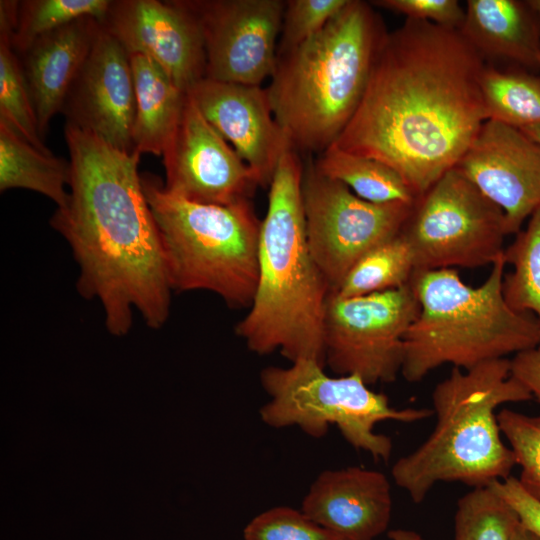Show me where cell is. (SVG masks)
<instances>
[{
    "mask_svg": "<svg viewBox=\"0 0 540 540\" xmlns=\"http://www.w3.org/2000/svg\"><path fill=\"white\" fill-rule=\"evenodd\" d=\"M486 63L457 29L406 19L387 33L365 93L332 144L394 169L418 198L487 121Z\"/></svg>",
    "mask_w": 540,
    "mask_h": 540,
    "instance_id": "1",
    "label": "cell"
},
{
    "mask_svg": "<svg viewBox=\"0 0 540 540\" xmlns=\"http://www.w3.org/2000/svg\"><path fill=\"white\" fill-rule=\"evenodd\" d=\"M65 138L70 192L50 224L79 266L78 292L100 301L105 326L115 336L129 332L133 309L158 329L169 317L173 290L138 171L141 154L67 123Z\"/></svg>",
    "mask_w": 540,
    "mask_h": 540,
    "instance_id": "2",
    "label": "cell"
},
{
    "mask_svg": "<svg viewBox=\"0 0 540 540\" xmlns=\"http://www.w3.org/2000/svg\"><path fill=\"white\" fill-rule=\"evenodd\" d=\"M304 168L301 154L291 148L268 186L257 287L235 332L259 355L279 351L291 363L308 359L325 367L324 316L331 291L307 242Z\"/></svg>",
    "mask_w": 540,
    "mask_h": 540,
    "instance_id": "3",
    "label": "cell"
},
{
    "mask_svg": "<svg viewBox=\"0 0 540 540\" xmlns=\"http://www.w3.org/2000/svg\"><path fill=\"white\" fill-rule=\"evenodd\" d=\"M370 2L349 0L323 30L277 56L266 87L291 147L320 154L356 112L387 35Z\"/></svg>",
    "mask_w": 540,
    "mask_h": 540,
    "instance_id": "4",
    "label": "cell"
},
{
    "mask_svg": "<svg viewBox=\"0 0 540 540\" xmlns=\"http://www.w3.org/2000/svg\"><path fill=\"white\" fill-rule=\"evenodd\" d=\"M531 399L529 390L511 375L508 358L469 370L453 367L432 392L435 428L418 448L394 463L395 484L418 504L439 482L481 488L508 478L516 460L502 440L495 411L503 404Z\"/></svg>",
    "mask_w": 540,
    "mask_h": 540,
    "instance_id": "5",
    "label": "cell"
},
{
    "mask_svg": "<svg viewBox=\"0 0 540 540\" xmlns=\"http://www.w3.org/2000/svg\"><path fill=\"white\" fill-rule=\"evenodd\" d=\"M487 279L472 287L456 269L416 271L410 285L420 312L404 338L401 374L416 383L451 364L469 370L540 344V322L506 302L502 284L505 260L492 265Z\"/></svg>",
    "mask_w": 540,
    "mask_h": 540,
    "instance_id": "6",
    "label": "cell"
},
{
    "mask_svg": "<svg viewBox=\"0 0 540 540\" xmlns=\"http://www.w3.org/2000/svg\"><path fill=\"white\" fill-rule=\"evenodd\" d=\"M172 290H205L233 308L250 307L258 282L261 222L250 200L203 204L169 192L141 174Z\"/></svg>",
    "mask_w": 540,
    "mask_h": 540,
    "instance_id": "7",
    "label": "cell"
},
{
    "mask_svg": "<svg viewBox=\"0 0 540 540\" xmlns=\"http://www.w3.org/2000/svg\"><path fill=\"white\" fill-rule=\"evenodd\" d=\"M260 382L270 398L260 409L265 424L297 426L313 438L323 437L330 425H336L352 447L376 460L388 461L393 449L388 436L375 432L378 423H412L434 415L428 408H394L385 394L371 390L360 377L329 376L324 366L308 359L289 367H266Z\"/></svg>",
    "mask_w": 540,
    "mask_h": 540,
    "instance_id": "8",
    "label": "cell"
},
{
    "mask_svg": "<svg viewBox=\"0 0 540 540\" xmlns=\"http://www.w3.org/2000/svg\"><path fill=\"white\" fill-rule=\"evenodd\" d=\"M400 234L416 271L492 265L508 235L502 210L456 167L415 200Z\"/></svg>",
    "mask_w": 540,
    "mask_h": 540,
    "instance_id": "9",
    "label": "cell"
},
{
    "mask_svg": "<svg viewBox=\"0 0 540 540\" xmlns=\"http://www.w3.org/2000/svg\"><path fill=\"white\" fill-rule=\"evenodd\" d=\"M419 312L410 283L361 296L330 293L324 316L325 365L369 386L394 382L402 369L405 334Z\"/></svg>",
    "mask_w": 540,
    "mask_h": 540,
    "instance_id": "10",
    "label": "cell"
},
{
    "mask_svg": "<svg viewBox=\"0 0 540 540\" xmlns=\"http://www.w3.org/2000/svg\"><path fill=\"white\" fill-rule=\"evenodd\" d=\"M302 198L308 246L331 293L361 257L401 232L415 202H368L313 163L304 168Z\"/></svg>",
    "mask_w": 540,
    "mask_h": 540,
    "instance_id": "11",
    "label": "cell"
},
{
    "mask_svg": "<svg viewBox=\"0 0 540 540\" xmlns=\"http://www.w3.org/2000/svg\"><path fill=\"white\" fill-rule=\"evenodd\" d=\"M180 1L202 33L205 78L257 86L271 78L286 1Z\"/></svg>",
    "mask_w": 540,
    "mask_h": 540,
    "instance_id": "12",
    "label": "cell"
},
{
    "mask_svg": "<svg viewBox=\"0 0 540 540\" xmlns=\"http://www.w3.org/2000/svg\"><path fill=\"white\" fill-rule=\"evenodd\" d=\"M162 156L164 187L193 202L230 205L250 200L260 186L253 170L210 125L188 94Z\"/></svg>",
    "mask_w": 540,
    "mask_h": 540,
    "instance_id": "13",
    "label": "cell"
},
{
    "mask_svg": "<svg viewBox=\"0 0 540 540\" xmlns=\"http://www.w3.org/2000/svg\"><path fill=\"white\" fill-rule=\"evenodd\" d=\"M100 24L129 55L155 61L182 91L205 78L202 33L180 0H113Z\"/></svg>",
    "mask_w": 540,
    "mask_h": 540,
    "instance_id": "14",
    "label": "cell"
},
{
    "mask_svg": "<svg viewBox=\"0 0 540 540\" xmlns=\"http://www.w3.org/2000/svg\"><path fill=\"white\" fill-rule=\"evenodd\" d=\"M455 167L502 210L508 235L540 207V143L518 128L485 121Z\"/></svg>",
    "mask_w": 540,
    "mask_h": 540,
    "instance_id": "15",
    "label": "cell"
},
{
    "mask_svg": "<svg viewBox=\"0 0 540 540\" xmlns=\"http://www.w3.org/2000/svg\"><path fill=\"white\" fill-rule=\"evenodd\" d=\"M100 22V21H99ZM136 97L130 55L101 25L66 97V123L133 152Z\"/></svg>",
    "mask_w": 540,
    "mask_h": 540,
    "instance_id": "16",
    "label": "cell"
},
{
    "mask_svg": "<svg viewBox=\"0 0 540 540\" xmlns=\"http://www.w3.org/2000/svg\"><path fill=\"white\" fill-rule=\"evenodd\" d=\"M187 94L267 188L292 147L275 119L266 88L204 78Z\"/></svg>",
    "mask_w": 540,
    "mask_h": 540,
    "instance_id": "17",
    "label": "cell"
},
{
    "mask_svg": "<svg viewBox=\"0 0 540 540\" xmlns=\"http://www.w3.org/2000/svg\"><path fill=\"white\" fill-rule=\"evenodd\" d=\"M392 505L386 475L353 466L321 472L301 510L341 540H373L387 529Z\"/></svg>",
    "mask_w": 540,
    "mask_h": 540,
    "instance_id": "18",
    "label": "cell"
},
{
    "mask_svg": "<svg viewBox=\"0 0 540 540\" xmlns=\"http://www.w3.org/2000/svg\"><path fill=\"white\" fill-rule=\"evenodd\" d=\"M100 28L99 20L80 18L42 35L18 55L43 140L50 120L62 112Z\"/></svg>",
    "mask_w": 540,
    "mask_h": 540,
    "instance_id": "19",
    "label": "cell"
},
{
    "mask_svg": "<svg viewBox=\"0 0 540 540\" xmlns=\"http://www.w3.org/2000/svg\"><path fill=\"white\" fill-rule=\"evenodd\" d=\"M459 31L488 65L540 71V14L528 0H468Z\"/></svg>",
    "mask_w": 540,
    "mask_h": 540,
    "instance_id": "20",
    "label": "cell"
},
{
    "mask_svg": "<svg viewBox=\"0 0 540 540\" xmlns=\"http://www.w3.org/2000/svg\"><path fill=\"white\" fill-rule=\"evenodd\" d=\"M130 62L136 97L133 148L160 156L177 127L187 93L149 57L132 54Z\"/></svg>",
    "mask_w": 540,
    "mask_h": 540,
    "instance_id": "21",
    "label": "cell"
},
{
    "mask_svg": "<svg viewBox=\"0 0 540 540\" xmlns=\"http://www.w3.org/2000/svg\"><path fill=\"white\" fill-rule=\"evenodd\" d=\"M70 162L42 151L0 120V191L23 188L63 207L69 197Z\"/></svg>",
    "mask_w": 540,
    "mask_h": 540,
    "instance_id": "22",
    "label": "cell"
},
{
    "mask_svg": "<svg viewBox=\"0 0 540 540\" xmlns=\"http://www.w3.org/2000/svg\"><path fill=\"white\" fill-rule=\"evenodd\" d=\"M322 175L347 186L355 195L372 203H413L417 197L401 176L388 165L345 152L334 145L313 163Z\"/></svg>",
    "mask_w": 540,
    "mask_h": 540,
    "instance_id": "23",
    "label": "cell"
},
{
    "mask_svg": "<svg viewBox=\"0 0 540 540\" xmlns=\"http://www.w3.org/2000/svg\"><path fill=\"white\" fill-rule=\"evenodd\" d=\"M481 91L487 120L518 129L540 125V75L486 64Z\"/></svg>",
    "mask_w": 540,
    "mask_h": 540,
    "instance_id": "24",
    "label": "cell"
},
{
    "mask_svg": "<svg viewBox=\"0 0 540 540\" xmlns=\"http://www.w3.org/2000/svg\"><path fill=\"white\" fill-rule=\"evenodd\" d=\"M415 272L413 251L399 233L361 257L333 293L353 297L401 288Z\"/></svg>",
    "mask_w": 540,
    "mask_h": 540,
    "instance_id": "25",
    "label": "cell"
},
{
    "mask_svg": "<svg viewBox=\"0 0 540 540\" xmlns=\"http://www.w3.org/2000/svg\"><path fill=\"white\" fill-rule=\"evenodd\" d=\"M515 235L503 252L512 266L503 278V296L512 309L532 313L540 322V207Z\"/></svg>",
    "mask_w": 540,
    "mask_h": 540,
    "instance_id": "26",
    "label": "cell"
},
{
    "mask_svg": "<svg viewBox=\"0 0 540 540\" xmlns=\"http://www.w3.org/2000/svg\"><path fill=\"white\" fill-rule=\"evenodd\" d=\"M111 0H25L19 1L15 29L9 38L17 55L39 37L84 17L101 21Z\"/></svg>",
    "mask_w": 540,
    "mask_h": 540,
    "instance_id": "27",
    "label": "cell"
},
{
    "mask_svg": "<svg viewBox=\"0 0 540 540\" xmlns=\"http://www.w3.org/2000/svg\"><path fill=\"white\" fill-rule=\"evenodd\" d=\"M519 520L489 486L473 488L457 503L454 540H510Z\"/></svg>",
    "mask_w": 540,
    "mask_h": 540,
    "instance_id": "28",
    "label": "cell"
},
{
    "mask_svg": "<svg viewBox=\"0 0 540 540\" xmlns=\"http://www.w3.org/2000/svg\"><path fill=\"white\" fill-rule=\"evenodd\" d=\"M0 120L36 148L50 152L39 132L20 59L4 34H0Z\"/></svg>",
    "mask_w": 540,
    "mask_h": 540,
    "instance_id": "29",
    "label": "cell"
},
{
    "mask_svg": "<svg viewBox=\"0 0 540 540\" xmlns=\"http://www.w3.org/2000/svg\"><path fill=\"white\" fill-rule=\"evenodd\" d=\"M497 419L516 465L521 468L520 484L540 501V415L531 416L503 408L497 414Z\"/></svg>",
    "mask_w": 540,
    "mask_h": 540,
    "instance_id": "30",
    "label": "cell"
},
{
    "mask_svg": "<svg viewBox=\"0 0 540 540\" xmlns=\"http://www.w3.org/2000/svg\"><path fill=\"white\" fill-rule=\"evenodd\" d=\"M348 2L349 0H286L277 56L318 34Z\"/></svg>",
    "mask_w": 540,
    "mask_h": 540,
    "instance_id": "31",
    "label": "cell"
},
{
    "mask_svg": "<svg viewBox=\"0 0 540 540\" xmlns=\"http://www.w3.org/2000/svg\"><path fill=\"white\" fill-rule=\"evenodd\" d=\"M243 536L244 540H341L302 510L287 506L255 516L244 528Z\"/></svg>",
    "mask_w": 540,
    "mask_h": 540,
    "instance_id": "32",
    "label": "cell"
},
{
    "mask_svg": "<svg viewBox=\"0 0 540 540\" xmlns=\"http://www.w3.org/2000/svg\"><path fill=\"white\" fill-rule=\"evenodd\" d=\"M370 3L406 19L428 21L457 30H460L465 15V9L457 0H374Z\"/></svg>",
    "mask_w": 540,
    "mask_h": 540,
    "instance_id": "33",
    "label": "cell"
},
{
    "mask_svg": "<svg viewBox=\"0 0 540 540\" xmlns=\"http://www.w3.org/2000/svg\"><path fill=\"white\" fill-rule=\"evenodd\" d=\"M489 487L511 507L520 524L540 539V501L522 487L518 478L509 476Z\"/></svg>",
    "mask_w": 540,
    "mask_h": 540,
    "instance_id": "34",
    "label": "cell"
},
{
    "mask_svg": "<svg viewBox=\"0 0 540 540\" xmlns=\"http://www.w3.org/2000/svg\"><path fill=\"white\" fill-rule=\"evenodd\" d=\"M511 375L540 402V344L510 359Z\"/></svg>",
    "mask_w": 540,
    "mask_h": 540,
    "instance_id": "35",
    "label": "cell"
},
{
    "mask_svg": "<svg viewBox=\"0 0 540 540\" xmlns=\"http://www.w3.org/2000/svg\"><path fill=\"white\" fill-rule=\"evenodd\" d=\"M390 540H424L417 532L407 529H394L388 532Z\"/></svg>",
    "mask_w": 540,
    "mask_h": 540,
    "instance_id": "36",
    "label": "cell"
},
{
    "mask_svg": "<svg viewBox=\"0 0 540 540\" xmlns=\"http://www.w3.org/2000/svg\"><path fill=\"white\" fill-rule=\"evenodd\" d=\"M510 540H540L537 536H535L533 533H531L529 530H527L525 527H523L520 522L514 529Z\"/></svg>",
    "mask_w": 540,
    "mask_h": 540,
    "instance_id": "37",
    "label": "cell"
},
{
    "mask_svg": "<svg viewBox=\"0 0 540 540\" xmlns=\"http://www.w3.org/2000/svg\"><path fill=\"white\" fill-rule=\"evenodd\" d=\"M520 130H522L525 134L540 143V125L528 126L521 128Z\"/></svg>",
    "mask_w": 540,
    "mask_h": 540,
    "instance_id": "38",
    "label": "cell"
},
{
    "mask_svg": "<svg viewBox=\"0 0 540 540\" xmlns=\"http://www.w3.org/2000/svg\"><path fill=\"white\" fill-rule=\"evenodd\" d=\"M531 6L540 14V0H528Z\"/></svg>",
    "mask_w": 540,
    "mask_h": 540,
    "instance_id": "39",
    "label": "cell"
}]
</instances>
